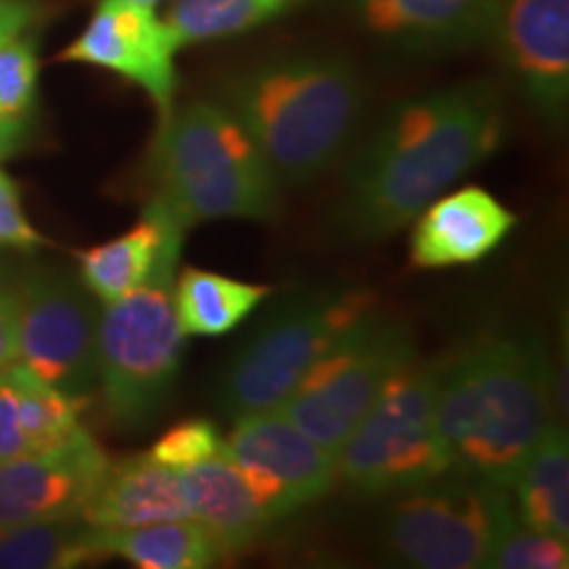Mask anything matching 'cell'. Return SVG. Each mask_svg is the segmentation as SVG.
I'll return each mask as SVG.
<instances>
[{
  "label": "cell",
  "mask_w": 569,
  "mask_h": 569,
  "mask_svg": "<svg viewBox=\"0 0 569 569\" xmlns=\"http://www.w3.org/2000/svg\"><path fill=\"white\" fill-rule=\"evenodd\" d=\"M507 134L490 82H461L401 101L346 169L336 222L351 240H382L482 167Z\"/></svg>",
  "instance_id": "1"
},
{
  "label": "cell",
  "mask_w": 569,
  "mask_h": 569,
  "mask_svg": "<svg viewBox=\"0 0 569 569\" xmlns=\"http://www.w3.org/2000/svg\"><path fill=\"white\" fill-rule=\"evenodd\" d=\"M549 419L551 365L536 332H488L443 356L436 425L451 472L511 488Z\"/></svg>",
  "instance_id": "2"
},
{
  "label": "cell",
  "mask_w": 569,
  "mask_h": 569,
  "mask_svg": "<svg viewBox=\"0 0 569 569\" xmlns=\"http://www.w3.org/2000/svg\"><path fill=\"white\" fill-rule=\"evenodd\" d=\"M219 103L246 127L280 184L303 188L346 156L365 113V84L343 56H274L227 77Z\"/></svg>",
  "instance_id": "3"
},
{
  "label": "cell",
  "mask_w": 569,
  "mask_h": 569,
  "mask_svg": "<svg viewBox=\"0 0 569 569\" xmlns=\"http://www.w3.org/2000/svg\"><path fill=\"white\" fill-rule=\"evenodd\" d=\"M146 177L151 201L184 230L222 219L269 222L280 211V180L246 127L219 101L174 106L159 119Z\"/></svg>",
  "instance_id": "4"
},
{
  "label": "cell",
  "mask_w": 569,
  "mask_h": 569,
  "mask_svg": "<svg viewBox=\"0 0 569 569\" xmlns=\"http://www.w3.org/2000/svg\"><path fill=\"white\" fill-rule=\"evenodd\" d=\"M369 311L375 296L365 288L311 290L277 306L227 365L219 409L232 419L280 409L306 372Z\"/></svg>",
  "instance_id": "5"
},
{
  "label": "cell",
  "mask_w": 569,
  "mask_h": 569,
  "mask_svg": "<svg viewBox=\"0 0 569 569\" xmlns=\"http://www.w3.org/2000/svg\"><path fill=\"white\" fill-rule=\"evenodd\" d=\"M443 356L409 361L338 448V482L361 498L401 496L451 472L436 425Z\"/></svg>",
  "instance_id": "6"
},
{
  "label": "cell",
  "mask_w": 569,
  "mask_h": 569,
  "mask_svg": "<svg viewBox=\"0 0 569 569\" xmlns=\"http://www.w3.org/2000/svg\"><path fill=\"white\" fill-rule=\"evenodd\" d=\"M174 274L106 303L98 319V390L117 430L153 425L172 398L188 338L174 315Z\"/></svg>",
  "instance_id": "7"
},
{
  "label": "cell",
  "mask_w": 569,
  "mask_h": 569,
  "mask_svg": "<svg viewBox=\"0 0 569 569\" xmlns=\"http://www.w3.org/2000/svg\"><path fill=\"white\" fill-rule=\"evenodd\" d=\"M515 522L511 488L448 472L396 496L382 522V543L407 567L480 569Z\"/></svg>",
  "instance_id": "8"
},
{
  "label": "cell",
  "mask_w": 569,
  "mask_h": 569,
  "mask_svg": "<svg viewBox=\"0 0 569 569\" xmlns=\"http://www.w3.org/2000/svg\"><path fill=\"white\" fill-rule=\"evenodd\" d=\"M415 359L411 325L369 311L306 372L280 411L306 436L338 453L377 396Z\"/></svg>",
  "instance_id": "9"
},
{
  "label": "cell",
  "mask_w": 569,
  "mask_h": 569,
  "mask_svg": "<svg viewBox=\"0 0 569 569\" xmlns=\"http://www.w3.org/2000/svg\"><path fill=\"white\" fill-rule=\"evenodd\" d=\"M11 290L19 365L63 393L92 398L101 311L90 290L77 277L42 267L13 272Z\"/></svg>",
  "instance_id": "10"
},
{
  "label": "cell",
  "mask_w": 569,
  "mask_h": 569,
  "mask_svg": "<svg viewBox=\"0 0 569 569\" xmlns=\"http://www.w3.org/2000/svg\"><path fill=\"white\" fill-rule=\"evenodd\" d=\"M224 453L274 519L322 501L338 482V453L306 436L280 409L234 419Z\"/></svg>",
  "instance_id": "11"
},
{
  "label": "cell",
  "mask_w": 569,
  "mask_h": 569,
  "mask_svg": "<svg viewBox=\"0 0 569 569\" xmlns=\"http://www.w3.org/2000/svg\"><path fill=\"white\" fill-rule=\"evenodd\" d=\"M182 40L156 13V6L138 0H101L80 38L59 53L63 63H84L132 82L151 98L156 113L174 109L177 53Z\"/></svg>",
  "instance_id": "12"
},
{
  "label": "cell",
  "mask_w": 569,
  "mask_h": 569,
  "mask_svg": "<svg viewBox=\"0 0 569 569\" xmlns=\"http://www.w3.org/2000/svg\"><path fill=\"white\" fill-rule=\"evenodd\" d=\"M546 122L569 103V0H493L488 38Z\"/></svg>",
  "instance_id": "13"
},
{
  "label": "cell",
  "mask_w": 569,
  "mask_h": 569,
  "mask_svg": "<svg viewBox=\"0 0 569 569\" xmlns=\"http://www.w3.org/2000/svg\"><path fill=\"white\" fill-rule=\"evenodd\" d=\"M111 459L88 430L51 451L0 461V528L82 519Z\"/></svg>",
  "instance_id": "14"
},
{
  "label": "cell",
  "mask_w": 569,
  "mask_h": 569,
  "mask_svg": "<svg viewBox=\"0 0 569 569\" xmlns=\"http://www.w3.org/2000/svg\"><path fill=\"white\" fill-rule=\"evenodd\" d=\"M409 259L417 269L472 267L488 259L519 217L478 184L438 196L417 213Z\"/></svg>",
  "instance_id": "15"
},
{
  "label": "cell",
  "mask_w": 569,
  "mask_h": 569,
  "mask_svg": "<svg viewBox=\"0 0 569 569\" xmlns=\"http://www.w3.org/2000/svg\"><path fill=\"white\" fill-rule=\"evenodd\" d=\"M184 227L163 209L148 201L140 222L119 238L74 251L80 280L92 298L111 303L151 282L153 277L180 269Z\"/></svg>",
  "instance_id": "16"
},
{
  "label": "cell",
  "mask_w": 569,
  "mask_h": 569,
  "mask_svg": "<svg viewBox=\"0 0 569 569\" xmlns=\"http://www.w3.org/2000/svg\"><path fill=\"white\" fill-rule=\"evenodd\" d=\"M375 38L409 51H459L486 42L493 0H346Z\"/></svg>",
  "instance_id": "17"
},
{
  "label": "cell",
  "mask_w": 569,
  "mask_h": 569,
  "mask_svg": "<svg viewBox=\"0 0 569 569\" xmlns=\"http://www.w3.org/2000/svg\"><path fill=\"white\" fill-rule=\"evenodd\" d=\"M177 475L190 517L217 538L224 557L251 549L277 522L224 451Z\"/></svg>",
  "instance_id": "18"
},
{
  "label": "cell",
  "mask_w": 569,
  "mask_h": 569,
  "mask_svg": "<svg viewBox=\"0 0 569 569\" xmlns=\"http://www.w3.org/2000/svg\"><path fill=\"white\" fill-rule=\"evenodd\" d=\"M184 517H190V511L180 475L148 453L111 461L82 511L84 522L106 530Z\"/></svg>",
  "instance_id": "19"
},
{
  "label": "cell",
  "mask_w": 569,
  "mask_h": 569,
  "mask_svg": "<svg viewBox=\"0 0 569 569\" xmlns=\"http://www.w3.org/2000/svg\"><path fill=\"white\" fill-rule=\"evenodd\" d=\"M98 557L124 559L138 569H206L224 559L222 546L193 517L134 528H96Z\"/></svg>",
  "instance_id": "20"
},
{
  "label": "cell",
  "mask_w": 569,
  "mask_h": 569,
  "mask_svg": "<svg viewBox=\"0 0 569 569\" xmlns=\"http://www.w3.org/2000/svg\"><path fill=\"white\" fill-rule=\"evenodd\" d=\"M272 296L269 284L234 280L209 269H177L172 303L184 336L219 338L238 330Z\"/></svg>",
  "instance_id": "21"
},
{
  "label": "cell",
  "mask_w": 569,
  "mask_h": 569,
  "mask_svg": "<svg viewBox=\"0 0 569 569\" xmlns=\"http://www.w3.org/2000/svg\"><path fill=\"white\" fill-rule=\"evenodd\" d=\"M519 522L569 538V443L557 419L540 432L511 482Z\"/></svg>",
  "instance_id": "22"
},
{
  "label": "cell",
  "mask_w": 569,
  "mask_h": 569,
  "mask_svg": "<svg viewBox=\"0 0 569 569\" xmlns=\"http://www.w3.org/2000/svg\"><path fill=\"white\" fill-rule=\"evenodd\" d=\"M101 559L84 519H48L0 528V569H69Z\"/></svg>",
  "instance_id": "23"
},
{
  "label": "cell",
  "mask_w": 569,
  "mask_h": 569,
  "mask_svg": "<svg viewBox=\"0 0 569 569\" xmlns=\"http://www.w3.org/2000/svg\"><path fill=\"white\" fill-rule=\"evenodd\" d=\"M306 0H172L167 24L182 46L238 38L296 11Z\"/></svg>",
  "instance_id": "24"
},
{
  "label": "cell",
  "mask_w": 569,
  "mask_h": 569,
  "mask_svg": "<svg viewBox=\"0 0 569 569\" xmlns=\"http://www.w3.org/2000/svg\"><path fill=\"white\" fill-rule=\"evenodd\" d=\"M9 372L17 382L19 419L27 440V453L51 451L82 430V415L90 407V398L69 396L48 386L46 380H40L19 361Z\"/></svg>",
  "instance_id": "25"
},
{
  "label": "cell",
  "mask_w": 569,
  "mask_h": 569,
  "mask_svg": "<svg viewBox=\"0 0 569 569\" xmlns=\"http://www.w3.org/2000/svg\"><path fill=\"white\" fill-rule=\"evenodd\" d=\"M38 46L19 34L0 48V119L27 122L38 98Z\"/></svg>",
  "instance_id": "26"
},
{
  "label": "cell",
  "mask_w": 569,
  "mask_h": 569,
  "mask_svg": "<svg viewBox=\"0 0 569 569\" xmlns=\"http://www.w3.org/2000/svg\"><path fill=\"white\" fill-rule=\"evenodd\" d=\"M488 567L490 569H567L569 543L567 538L551 536V532L515 522L507 532H503V538L498 540Z\"/></svg>",
  "instance_id": "27"
},
{
  "label": "cell",
  "mask_w": 569,
  "mask_h": 569,
  "mask_svg": "<svg viewBox=\"0 0 569 569\" xmlns=\"http://www.w3.org/2000/svg\"><path fill=\"white\" fill-rule=\"evenodd\" d=\"M224 451V438L211 419H184V422L169 427L163 436L156 440L148 457L169 469L193 467Z\"/></svg>",
  "instance_id": "28"
},
{
  "label": "cell",
  "mask_w": 569,
  "mask_h": 569,
  "mask_svg": "<svg viewBox=\"0 0 569 569\" xmlns=\"http://www.w3.org/2000/svg\"><path fill=\"white\" fill-rule=\"evenodd\" d=\"M42 246H48V240L24 213L17 180L0 169V251H34Z\"/></svg>",
  "instance_id": "29"
},
{
  "label": "cell",
  "mask_w": 569,
  "mask_h": 569,
  "mask_svg": "<svg viewBox=\"0 0 569 569\" xmlns=\"http://www.w3.org/2000/svg\"><path fill=\"white\" fill-rule=\"evenodd\" d=\"M9 369L0 372V461L24 457L27 453V440L24 432H21L19 419L17 382H13Z\"/></svg>",
  "instance_id": "30"
},
{
  "label": "cell",
  "mask_w": 569,
  "mask_h": 569,
  "mask_svg": "<svg viewBox=\"0 0 569 569\" xmlns=\"http://www.w3.org/2000/svg\"><path fill=\"white\" fill-rule=\"evenodd\" d=\"M19 361L17 348V301H13L11 280L0 284V372Z\"/></svg>",
  "instance_id": "31"
},
{
  "label": "cell",
  "mask_w": 569,
  "mask_h": 569,
  "mask_svg": "<svg viewBox=\"0 0 569 569\" xmlns=\"http://www.w3.org/2000/svg\"><path fill=\"white\" fill-rule=\"evenodd\" d=\"M40 11L38 0H0V48L30 30Z\"/></svg>",
  "instance_id": "32"
},
{
  "label": "cell",
  "mask_w": 569,
  "mask_h": 569,
  "mask_svg": "<svg viewBox=\"0 0 569 569\" xmlns=\"http://www.w3.org/2000/svg\"><path fill=\"white\" fill-rule=\"evenodd\" d=\"M27 142V122H6L0 119V161L11 159Z\"/></svg>",
  "instance_id": "33"
},
{
  "label": "cell",
  "mask_w": 569,
  "mask_h": 569,
  "mask_svg": "<svg viewBox=\"0 0 569 569\" xmlns=\"http://www.w3.org/2000/svg\"><path fill=\"white\" fill-rule=\"evenodd\" d=\"M13 277V267H11V261H9V256H3L0 253V284H6Z\"/></svg>",
  "instance_id": "34"
},
{
  "label": "cell",
  "mask_w": 569,
  "mask_h": 569,
  "mask_svg": "<svg viewBox=\"0 0 569 569\" xmlns=\"http://www.w3.org/2000/svg\"><path fill=\"white\" fill-rule=\"evenodd\" d=\"M138 3H148V6H159V3H167V0H138Z\"/></svg>",
  "instance_id": "35"
}]
</instances>
